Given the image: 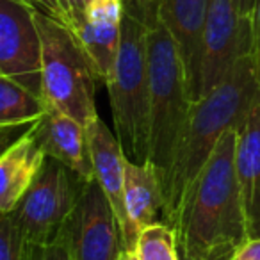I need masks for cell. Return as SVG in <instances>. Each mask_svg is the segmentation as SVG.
I'll use <instances>...</instances> for the list:
<instances>
[{
    "label": "cell",
    "mask_w": 260,
    "mask_h": 260,
    "mask_svg": "<svg viewBox=\"0 0 260 260\" xmlns=\"http://www.w3.org/2000/svg\"><path fill=\"white\" fill-rule=\"evenodd\" d=\"M86 184L68 166L47 157L34 184L9 212L27 244L45 246L61 234Z\"/></svg>",
    "instance_id": "8992f818"
},
{
    "label": "cell",
    "mask_w": 260,
    "mask_h": 260,
    "mask_svg": "<svg viewBox=\"0 0 260 260\" xmlns=\"http://www.w3.org/2000/svg\"><path fill=\"white\" fill-rule=\"evenodd\" d=\"M36 9L38 13L45 16H50V18L57 20V22H62L70 27V16L64 9V4L62 0H25Z\"/></svg>",
    "instance_id": "7402d4cb"
},
{
    "label": "cell",
    "mask_w": 260,
    "mask_h": 260,
    "mask_svg": "<svg viewBox=\"0 0 260 260\" xmlns=\"http://www.w3.org/2000/svg\"><path fill=\"white\" fill-rule=\"evenodd\" d=\"M29 130L45 155L62 162L84 180H93L94 170L84 123L47 105L45 114Z\"/></svg>",
    "instance_id": "8fae6325"
},
{
    "label": "cell",
    "mask_w": 260,
    "mask_h": 260,
    "mask_svg": "<svg viewBox=\"0 0 260 260\" xmlns=\"http://www.w3.org/2000/svg\"><path fill=\"white\" fill-rule=\"evenodd\" d=\"M118 260H139V256L136 255V251H128V249H123Z\"/></svg>",
    "instance_id": "4316f807"
},
{
    "label": "cell",
    "mask_w": 260,
    "mask_h": 260,
    "mask_svg": "<svg viewBox=\"0 0 260 260\" xmlns=\"http://www.w3.org/2000/svg\"><path fill=\"white\" fill-rule=\"evenodd\" d=\"M235 168L249 239L260 237V105L237 130Z\"/></svg>",
    "instance_id": "5bb4252c"
},
{
    "label": "cell",
    "mask_w": 260,
    "mask_h": 260,
    "mask_svg": "<svg viewBox=\"0 0 260 260\" xmlns=\"http://www.w3.org/2000/svg\"><path fill=\"white\" fill-rule=\"evenodd\" d=\"M62 234L72 260H118L123 251L116 214L96 178L89 180Z\"/></svg>",
    "instance_id": "9c48e42d"
},
{
    "label": "cell",
    "mask_w": 260,
    "mask_h": 260,
    "mask_svg": "<svg viewBox=\"0 0 260 260\" xmlns=\"http://www.w3.org/2000/svg\"><path fill=\"white\" fill-rule=\"evenodd\" d=\"M0 260H29V244L9 214L0 219Z\"/></svg>",
    "instance_id": "d6986e66"
},
{
    "label": "cell",
    "mask_w": 260,
    "mask_h": 260,
    "mask_svg": "<svg viewBox=\"0 0 260 260\" xmlns=\"http://www.w3.org/2000/svg\"><path fill=\"white\" fill-rule=\"evenodd\" d=\"M150 82V160L160 175L162 191L173 168L191 112L187 79L173 36L162 20L146 25Z\"/></svg>",
    "instance_id": "3957f363"
},
{
    "label": "cell",
    "mask_w": 260,
    "mask_h": 260,
    "mask_svg": "<svg viewBox=\"0 0 260 260\" xmlns=\"http://www.w3.org/2000/svg\"><path fill=\"white\" fill-rule=\"evenodd\" d=\"M0 77L43 98V45L36 9L25 0H0Z\"/></svg>",
    "instance_id": "ba28073f"
},
{
    "label": "cell",
    "mask_w": 260,
    "mask_h": 260,
    "mask_svg": "<svg viewBox=\"0 0 260 260\" xmlns=\"http://www.w3.org/2000/svg\"><path fill=\"white\" fill-rule=\"evenodd\" d=\"M70 29L75 32L86 54L93 62L96 75L107 86L112 79L116 66V57L121 40V20H89L80 16L72 23Z\"/></svg>",
    "instance_id": "2e32d148"
},
{
    "label": "cell",
    "mask_w": 260,
    "mask_h": 260,
    "mask_svg": "<svg viewBox=\"0 0 260 260\" xmlns=\"http://www.w3.org/2000/svg\"><path fill=\"white\" fill-rule=\"evenodd\" d=\"M235 8H237L241 16H251L253 8H255V0H234Z\"/></svg>",
    "instance_id": "484cf974"
},
{
    "label": "cell",
    "mask_w": 260,
    "mask_h": 260,
    "mask_svg": "<svg viewBox=\"0 0 260 260\" xmlns=\"http://www.w3.org/2000/svg\"><path fill=\"white\" fill-rule=\"evenodd\" d=\"M43 45V100L48 107L89 125L98 118L94 105L96 70L66 23L36 11Z\"/></svg>",
    "instance_id": "5b68a950"
},
{
    "label": "cell",
    "mask_w": 260,
    "mask_h": 260,
    "mask_svg": "<svg viewBox=\"0 0 260 260\" xmlns=\"http://www.w3.org/2000/svg\"><path fill=\"white\" fill-rule=\"evenodd\" d=\"M251 22H253V55H255L260 72V0H255Z\"/></svg>",
    "instance_id": "cb8c5ba5"
},
{
    "label": "cell",
    "mask_w": 260,
    "mask_h": 260,
    "mask_svg": "<svg viewBox=\"0 0 260 260\" xmlns=\"http://www.w3.org/2000/svg\"><path fill=\"white\" fill-rule=\"evenodd\" d=\"M139 260H182L177 232L168 223H155L143 228L136 242Z\"/></svg>",
    "instance_id": "ac0fdd59"
},
{
    "label": "cell",
    "mask_w": 260,
    "mask_h": 260,
    "mask_svg": "<svg viewBox=\"0 0 260 260\" xmlns=\"http://www.w3.org/2000/svg\"><path fill=\"white\" fill-rule=\"evenodd\" d=\"M29 260H72L64 234H59L52 242L45 246L29 244Z\"/></svg>",
    "instance_id": "ffe728a7"
},
{
    "label": "cell",
    "mask_w": 260,
    "mask_h": 260,
    "mask_svg": "<svg viewBox=\"0 0 260 260\" xmlns=\"http://www.w3.org/2000/svg\"><path fill=\"white\" fill-rule=\"evenodd\" d=\"M123 6L138 13L146 25L160 18V0H123Z\"/></svg>",
    "instance_id": "44dd1931"
},
{
    "label": "cell",
    "mask_w": 260,
    "mask_h": 260,
    "mask_svg": "<svg viewBox=\"0 0 260 260\" xmlns=\"http://www.w3.org/2000/svg\"><path fill=\"white\" fill-rule=\"evenodd\" d=\"M116 138L126 160H150V82L146 23L132 9H123L121 40L112 79L107 84Z\"/></svg>",
    "instance_id": "277c9868"
},
{
    "label": "cell",
    "mask_w": 260,
    "mask_h": 260,
    "mask_svg": "<svg viewBox=\"0 0 260 260\" xmlns=\"http://www.w3.org/2000/svg\"><path fill=\"white\" fill-rule=\"evenodd\" d=\"M237 130L221 138L182 202L173 224L182 260H232L249 239L235 168Z\"/></svg>",
    "instance_id": "6da1fadb"
},
{
    "label": "cell",
    "mask_w": 260,
    "mask_h": 260,
    "mask_svg": "<svg viewBox=\"0 0 260 260\" xmlns=\"http://www.w3.org/2000/svg\"><path fill=\"white\" fill-rule=\"evenodd\" d=\"M91 2H93V0H62L66 13H68V16H70V27H72V23L75 22L77 18L84 16L87 6H89Z\"/></svg>",
    "instance_id": "d4e9b609"
},
{
    "label": "cell",
    "mask_w": 260,
    "mask_h": 260,
    "mask_svg": "<svg viewBox=\"0 0 260 260\" xmlns=\"http://www.w3.org/2000/svg\"><path fill=\"white\" fill-rule=\"evenodd\" d=\"M260 105V72L255 55L246 54L209 94L191 105L173 168L164 185V223H177L182 202L217 143L232 128L244 125Z\"/></svg>",
    "instance_id": "7a4b0ae2"
},
{
    "label": "cell",
    "mask_w": 260,
    "mask_h": 260,
    "mask_svg": "<svg viewBox=\"0 0 260 260\" xmlns=\"http://www.w3.org/2000/svg\"><path fill=\"white\" fill-rule=\"evenodd\" d=\"M47 111L43 98L36 96L8 77H0V125L2 130L34 123Z\"/></svg>",
    "instance_id": "e0dca14e"
},
{
    "label": "cell",
    "mask_w": 260,
    "mask_h": 260,
    "mask_svg": "<svg viewBox=\"0 0 260 260\" xmlns=\"http://www.w3.org/2000/svg\"><path fill=\"white\" fill-rule=\"evenodd\" d=\"M125 207L136 237H139L143 228L160 221L164 223L162 182L152 162L138 164L126 160Z\"/></svg>",
    "instance_id": "9a60e30c"
},
{
    "label": "cell",
    "mask_w": 260,
    "mask_h": 260,
    "mask_svg": "<svg viewBox=\"0 0 260 260\" xmlns=\"http://www.w3.org/2000/svg\"><path fill=\"white\" fill-rule=\"evenodd\" d=\"M87 128V141H89V153L93 160L94 178L100 184L102 191L105 192L116 219L121 230L123 249L136 251L138 237L130 226L128 214L125 207V166L126 157L119 145L118 138L112 134L109 126L98 118H94Z\"/></svg>",
    "instance_id": "30bf717a"
},
{
    "label": "cell",
    "mask_w": 260,
    "mask_h": 260,
    "mask_svg": "<svg viewBox=\"0 0 260 260\" xmlns=\"http://www.w3.org/2000/svg\"><path fill=\"white\" fill-rule=\"evenodd\" d=\"M209 4L210 0H160V20L180 52L192 104L198 100L202 41Z\"/></svg>",
    "instance_id": "7c38bea8"
},
{
    "label": "cell",
    "mask_w": 260,
    "mask_h": 260,
    "mask_svg": "<svg viewBox=\"0 0 260 260\" xmlns=\"http://www.w3.org/2000/svg\"><path fill=\"white\" fill-rule=\"evenodd\" d=\"M232 260H260V237L248 239L239 246Z\"/></svg>",
    "instance_id": "603a6c76"
},
{
    "label": "cell",
    "mask_w": 260,
    "mask_h": 260,
    "mask_svg": "<svg viewBox=\"0 0 260 260\" xmlns=\"http://www.w3.org/2000/svg\"><path fill=\"white\" fill-rule=\"evenodd\" d=\"M45 160L47 155L30 130L6 146L0 157V212H13L43 170Z\"/></svg>",
    "instance_id": "4fadbf2b"
},
{
    "label": "cell",
    "mask_w": 260,
    "mask_h": 260,
    "mask_svg": "<svg viewBox=\"0 0 260 260\" xmlns=\"http://www.w3.org/2000/svg\"><path fill=\"white\" fill-rule=\"evenodd\" d=\"M251 52V16L239 15L234 0H210L202 41L198 100L221 84L242 55Z\"/></svg>",
    "instance_id": "52a82bcc"
}]
</instances>
